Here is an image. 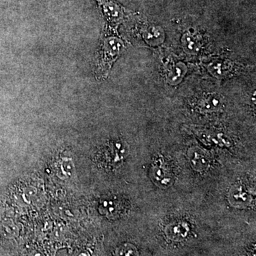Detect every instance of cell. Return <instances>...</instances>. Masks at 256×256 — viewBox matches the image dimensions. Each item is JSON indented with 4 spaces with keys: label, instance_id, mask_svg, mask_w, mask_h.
Masks as SVG:
<instances>
[{
    "label": "cell",
    "instance_id": "obj_2",
    "mask_svg": "<svg viewBox=\"0 0 256 256\" xmlns=\"http://www.w3.org/2000/svg\"><path fill=\"white\" fill-rule=\"evenodd\" d=\"M104 16L112 26H118L124 18V10L114 0H97Z\"/></svg>",
    "mask_w": 256,
    "mask_h": 256
},
{
    "label": "cell",
    "instance_id": "obj_3",
    "mask_svg": "<svg viewBox=\"0 0 256 256\" xmlns=\"http://www.w3.org/2000/svg\"><path fill=\"white\" fill-rule=\"evenodd\" d=\"M190 227L186 223H178L170 226L166 229V235L170 240L180 242L188 236Z\"/></svg>",
    "mask_w": 256,
    "mask_h": 256
},
{
    "label": "cell",
    "instance_id": "obj_8",
    "mask_svg": "<svg viewBox=\"0 0 256 256\" xmlns=\"http://www.w3.org/2000/svg\"><path fill=\"white\" fill-rule=\"evenodd\" d=\"M77 256H89L88 254V252H80Z\"/></svg>",
    "mask_w": 256,
    "mask_h": 256
},
{
    "label": "cell",
    "instance_id": "obj_4",
    "mask_svg": "<svg viewBox=\"0 0 256 256\" xmlns=\"http://www.w3.org/2000/svg\"><path fill=\"white\" fill-rule=\"evenodd\" d=\"M222 102L218 96L208 95L205 96L200 102V108L204 112H213L220 110Z\"/></svg>",
    "mask_w": 256,
    "mask_h": 256
},
{
    "label": "cell",
    "instance_id": "obj_6",
    "mask_svg": "<svg viewBox=\"0 0 256 256\" xmlns=\"http://www.w3.org/2000/svg\"><path fill=\"white\" fill-rule=\"evenodd\" d=\"M116 256H139V252L134 246L126 244L116 250Z\"/></svg>",
    "mask_w": 256,
    "mask_h": 256
},
{
    "label": "cell",
    "instance_id": "obj_7",
    "mask_svg": "<svg viewBox=\"0 0 256 256\" xmlns=\"http://www.w3.org/2000/svg\"><path fill=\"white\" fill-rule=\"evenodd\" d=\"M194 156L192 158V162L193 166H194L196 170H202L206 166V161L204 156L202 154H198V153L194 152Z\"/></svg>",
    "mask_w": 256,
    "mask_h": 256
},
{
    "label": "cell",
    "instance_id": "obj_1",
    "mask_svg": "<svg viewBox=\"0 0 256 256\" xmlns=\"http://www.w3.org/2000/svg\"><path fill=\"white\" fill-rule=\"evenodd\" d=\"M124 42L116 36L105 37L102 40L97 62V74L106 76L114 60H117Z\"/></svg>",
    "mask_w": 256,
    "mask_h": 256
},
{
    "label": "cell",
    "instance_id": "obj_5",
    "mask_svg": "<svg viewBox=\"0 0 256 256\" xmlns=\"http://www.w3.org/2000/svg\"><path fill=\"white\" fill-rule=\"evenodd\" d=\"M183 46L185 52L188 54L197 53L200 48V41L197 40V36L194 35L190 34L188 33L183 37L182 40Z\"/></svg>",
    "mask_w": 256,
    "mask_h": 256
}]
</instances>
